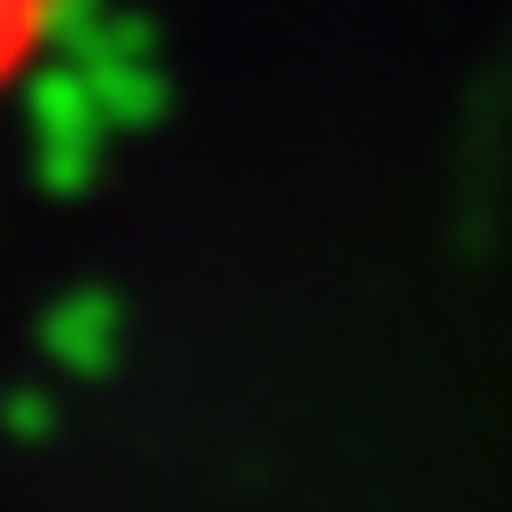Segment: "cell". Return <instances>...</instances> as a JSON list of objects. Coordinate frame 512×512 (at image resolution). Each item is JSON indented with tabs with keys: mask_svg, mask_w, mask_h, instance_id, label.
<instances>
[{
	"mask_svg": "<svg viewBox=\"0 0 512 512\" xmlns=\"http://www.w3.org/2000/svg\"><path fill=\"white\" fill-rule=\"evenodd\" d=\"M56 8L64 0H0V103L16 95V79L40 64L48 32H56Z\"/></svg>",
	"mask_w": 512,
	"mask_h": 512,
	"instance_id": "1",
	"label": "cell"
}]
</instances>
